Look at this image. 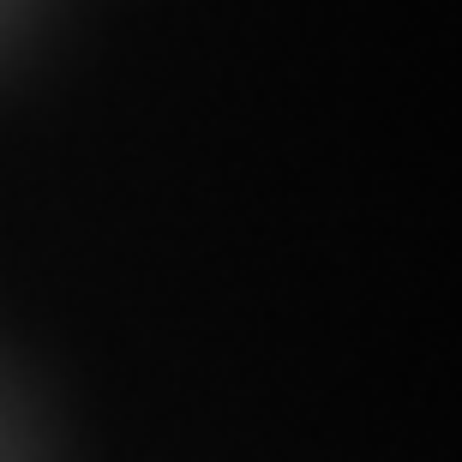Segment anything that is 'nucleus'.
<instances>
[]
</instances>
